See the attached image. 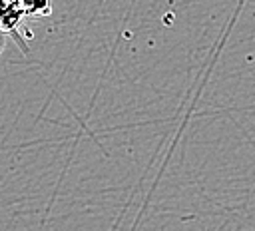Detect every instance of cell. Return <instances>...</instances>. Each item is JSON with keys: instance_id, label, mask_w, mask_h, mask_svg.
Masks as SVG:
<instances>
[{"instance_id": "cell-1", "label": "cell", "mask_w": 255, "mask_h": 231, "mask_svg": "<svg viewBox=\"0 0 255 231\" xmlns=\"http://www.w3.org/2000/svg\"><path fill=\"white\" fill-rule=\"evenodd\" d=\"M6 38H8V30L0 24V54H2V50H4V46H6Z\"/></svg>"}]
</instances>
